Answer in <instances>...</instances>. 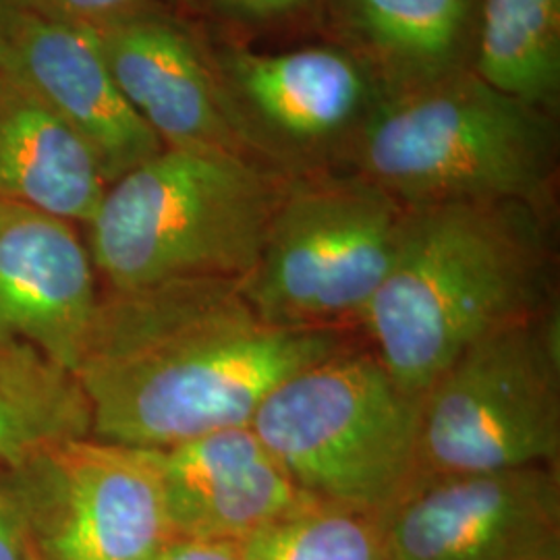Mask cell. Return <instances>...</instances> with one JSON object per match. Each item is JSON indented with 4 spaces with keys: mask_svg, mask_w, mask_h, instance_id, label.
Segmentation results:
<instances>
[{
    "mask_svg": "<svg viewBox=\"0 0 560 560\" xmlns=\"http://www.w3.org/2000/svg\"><path fill=\"white\" fill-rule=\"evenodd\" d=\"M92 436L90 402L73 372L21 342H0V469Z\"/></svg>",
    "mask_w": 560,
    "mask_h": 560,
    "instance_id": "obj_16",
    "label": "cell"
},
{
    "mask_svg": "<svg viewBox=\"0 0 560 560\" xmlns=\"http://www.w3.org/2000/svg\"><path fill=\"white\" fill-rule=\"evenodd\" d=\"M0 67L90 148L106 185L164 150L122 96L92 25L44 18L7 2Z\"/></svg>",
    "mask_w": 560,
    "mask_h": 560,
    "instance_id": "obj_10",
    "label": "cell"
},
{
    "mask_svg": "<svg viewBox=\"0 0 560 560\" xmlns=\"http://www.w3.org/2000/svg\"><path fill=\"white\" fill-rule=\"evenodd\" d=\"M4 7H7V0H0V21H2V15H4Z\"/></svg>",
    "mask_w": 560,
    "mask_h": 560,
    "instance_id": "obj_24",
    "label": "cell"
},
{
    "mask_svg": "<svg viewBox=\"0 0 560 560\" xmlns=\"http://www.w3.org/2000/svg\"><path fill=\"white\" fill-rule=\"evenodd\" d=\"M161 483L173 536L243 541L316 502L252 423L164 448H143Z\"/></svg>",
    "mask_w": 560,
    "mask_h": 560,
    "instance_id": "obj_14",
    "label": "cell"
},
{
    "mask_svg": "<svg viewBox=\"0 0 560 560\" xmlns=\"http://www.w3.org/2000/svg\"><path fill=\"white\" fill-rule=\"evenodd\" d=\"M345 9L358 38L409 88L453 73L471 0H345Z\"/></svg>",
    "mask_w": 560,
    "mask_h": 560,
    "instance_id": "obj_18",
    "label": "cell"
},
{
    "mask_svg": "<svg viewBox=\"0 0 560 560\" xmlns=\"http://www.w3.org/2000/svg\"><path fill=\"white\" fill-rule=\"evenodd\" d=\"M407 219L409 206L355 171L291 175L241 291L268 324L349 332L388 275Z\"/></svg>",
    "mask_w": 560,
    "mask_h": 560,
    "instance_id": "obj_6",
    "label": "cell"
},
{
    "mask_svg": "<svg viewBox=\"0 0 560 560\" xmlns=\"http://www.w3.org/2000/svg\"><path fill=\"white\" fill-rule=\"evenodd\" d=\"M101 305L73 222L0 200V342H21L75 374Z\"/></svg>",
    "mask_w": 560,
    "mask_h": 560,
    "instance_id": "obj_13",
    "label": "cell"
},
{
    "mask_svg": "<svg viewBox=\"0 0 560 560\" xmlns=\"http://www.w3.org/2000/svg\"><path fill=\"white\" fill-rule=\"evenodd\" d=\"M7 471L34 560H152L173 538L143 448L83 436Z\"/></svg>",
    "mask_w": 560,
    "mask_h": 560,
    "instance_id": "obj_8",
    "label": "cell"
},
{
    "mask_svg": "<svg viewBox=\"0 0 560 560\" xmlns=\"http://www.w3.org/2000/svg\"><path fill=\"white\" fill-rule=\"evenodd\" d=\"M152 560H245L241 541L173 536Z\"/></svg>",
    "mask_w": 560,
    "mask_h": 560,
    "instance_id": "obj_22",
    "label": "cell"
},
{
    "mask_svg": "<svg viewBox=\"0 0 560 560\" xmlns=\"http://www.w3.org/2000/svg\"><path fill=\"white\" fill-rule=\"evenodd\" d=\"M421 409L351 342L279 384L252 428L316 501L384 515L421 478Z\"/></svg>",
    "mask_w": 560,
    "mask_h": 560,
    "instance_id": "obj_5",
    "label": "cell"
},
{
    "mask_svg": "<svg viewBox=\"0 0 560 560\" xmlns=\"http://www.w3.org/2000/svg\"><path fill=\"white\" fill-rule=\"evenodd\" d=\"M382 527L386 560H560L559 467L425 476Z\"/></svg>",
    "mask_w": 560,
    "mask_h": 560,
    "instance_id": "obj_9",
    "label": "cell"
},
{
    "mask_svg": "<svg viewBox=\"0 0 560 560\" xmlns=\"http://www.w3.org/2000/svg\"><path fill=\"white\" fill-rule=\"evenodd\" d=\"M284 180L254 159L164 148L106 187L88 224L96 275L106 291L245 280Z\"/></svg>",
    "mask_w": 560,
    "mask_h": 560,
    "instance_id": "obj_3",
    "label": "cell"
},
{
    "mask_svg": "<svg viewBox=\"0 0 560 560\" xmlns=\"http://www.w3.org/2000/svg\"><path fill=\"white\" fill-rule=\"evenodd\" d=\"M9 4L44 18L98 25L143 7H156V0H7Z\"/></svg>",
    "mask_w": 560,
    "mask_h": 560,
    "instance_id": "obj_20",
    "label": "cell"
},
{
    "mask_svg": "<svg viewBox=\"0 0 560 560\" xmlns=\"http://www.w3.org/2000/svg\"><path fill=\"white\" fill-rule=\"evenodd\" d=\"M555 305L536 206L451 201L409 208L399 252L363 314L370 349L425 395L460 353Z\"/></svg>",
    "mask_w": 560,
    "mask_h": 560,
    "instance_id": "obj_2",
    "label": "cell"
},
{
    "mask_svg": "<svg viewBox=\"0 0 560 560\" xmlns=\"http://www.w3.org/2000/svg\"><path fill=\"white\" fill-rule=\"evenodd\" d=\"M351 345L345 330L261 320L241 280L104 291L75 378L98 441L164 448L247 425L293 374Z\"/></svg>",
    "mask_w": 560,
    "mask_h": 560,
    "instance_id": "obj_1",
    "label": "cell"
},
{
    "mask_svg": "<svg viewBox=\"0 0 560 560\" xmlns=\"http://www.w3.org/2000/svg\"><path fill=\"white\" fill-rule=\"evenodd\" d=\"M557 303L469 345L423 395L425 476L559 467Z\"/></svg>",
    "mask_w": 560,
    "mask_h": 560,
    "instance_id": "obj_7",
    "label": "cell"
},
{
    "mask_svg": "<svg viewBox=\"0 0 560 560\" xmlns=\"http://www.w3.org/2000/svg\"><path fill=\"white\" fill-rule=\"evenodd\" d=\"M476 75L532 108L560 85V0H483Z\"/></svg>",
    "mask_w": 560,
    "mask_h": 560,
    "instance_id": "obj_17",
    "label": "cell"
},
{
    "mask_svg": "<svg viewBox=\"0 0 560 560\" xmlns=\"http://www.w3.org/2000/svg\"><path fill=\"white\" fill-rule=\"evenodd\" d=\"M27 527L18 490L7 469H0V560H30Z\"/></svg>",
    "mask_w": 560,
    "mask_h": 560,
    "instance_id": "obj_21",
    "label": "cell"
},
{
    "mask_svg": "<svg viewBox=\"0 0 560 560\" xmlns=\"http://www.w3.org/2000/svg\"><path fill=\"white\" fill-rule=\"evenodd\" d=\"M106 187L90 148L0 67V200L88 226Z\"/></svg>",
    "mask_w": 560,
    "mask_h": 560,
    "instance_id": "obj_15",
    "label": "cell"
},
{
    "mask_svg": "<svg viewBox=\"0 0 560 560\" xmlns=\"http://www.w3.org/2000/svg\"><path fill=\"white\" fill-rule=\"evenodd\" d=\"M245 560H386L382 515L312 502L241 541Z\"/></svg>",
    "mask_w": 560,
    "mask_h": 560,
    "instance_id": "obj_19",
    "label": "cell"
},
{
    "mask_svg": "<svg viewBox=\"0 0 560 560\" xmlns=\"http://www.w3.org/2000/svg\"><path fill=\"white\" fill-rule=\"evenodd\" d=\"M353 171L409 208L521 201L538 208L555 171L548 120L476 73L409 85L363 119Z\"/></svg>",
    "mask_w": 560,
    "mask_h": 560,
    "instance_id": "obj_4",
    "label": "cell"
},
{
    "mask_svg": "<svg viewBox=\"0 0 560 560\" xmlns=\"http://www.w3.org/2000/svg\"><path fill=\"white\" fill-rule=\"evenodd\" d=\"M92 27L122 96L166 150L258 161L221 78L179 21L156 4Z\"/></svg>",
    "mask_w": 560,
    "mask_h": 560,
    "instance_id": "obj_11",
    "label": "cell"
},
{
    "mask_svg": "<svg viewBox=\"0 0 560 560\" xmlns=\"http://www.w3.org/2000/svg\"><path fill=\"white\" fill-rule=\"evenodd\" d=\"M217 7L235 18H272L301 7L305 0H214Z\"/></svg>",
    "mask_w": 560,
    "mask_h": 560,
    "instance_id": "obj_23",
    "label": "cell"
},
{
    "mask_svg": "<svg viewBox=\"0 0 560 560\" xmlns=\"http://www.w3.org/2000/svg\"><path fill=\"white\" fill-rule=\"evenodd\" d=\"M222 88L235 115L252 119L243 129L266 166L291 177L295 162L337 145L360 129L370 96L368 75L358 60L337 48L291 52L231 50L222 60Z\"/></svg>",
    "mask_w": 560,
    "mask_h": 560,
    "instance_id": "obj_12",
    "label": "cell"
},
{
    "mask_svg": "<svg viewBox=\"0 0 560 560\" xmlns=\"http://www.w3.org/2000/svg\"><path fill=\"white\" fill-rule=\"evenodd\" d=\"M30 552H32V550H30ZM30 560H34V559H32V557H30Z\"/></svg>",
    "mask_w": 560,
    "mask_h": 560,
    "instance_id": "obj_25",
    "label": "cell"
}]
</instances>
